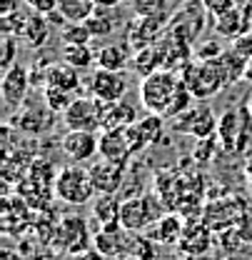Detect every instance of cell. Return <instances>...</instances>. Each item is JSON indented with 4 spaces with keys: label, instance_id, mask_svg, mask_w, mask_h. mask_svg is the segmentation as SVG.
Listing matches in <instances>:
<instances>
[{
    "label": "cell",
    "instance_id": "6da1fadb",
    "mask_svg": "<svg viewBox=\"0 0 252 260\" xmlns=\"http://www.w3.org/2000/svg\"><path fill=\"white\" fill-rule=\"evenodd\" d=\"M192 100L195 98L185 88L180 73L158 70L150 78L140 80V103H142L145 113L162 115L165 120H172L180 113H185L188 108H192Z\"/></svg>",
    "mask_w": 252,
    "mask_h": 260
},
{
    "label": "cell",
    "instance_id": "7a4b0ae2",
    "mask_svg": "<svg viewBox=\"0 0 252 260\" xmlns=\"http://www.w3.org/2000/svg\"><path fill=\"white\" fill-rule=\"evenodd\" d=\"M185 88L190 90V95L200 103H207L210 98H215L218 93H222V88H227L225 73L220 68L218 58H195L190 60L183 73H180Z\"/></svg>",
    "mask_w": 252,
    "mask_h": 260
},
{
    "label": "cell",
    "instance_id": "3957f363",
    "mask_svg": "<svg viewBox=\"0 0 252 260\" xmlns=\"http://www.w3.org/2000/svg\"><path fill=\"white\" fill-rule=\"evenodd\" d=\"M55 123H58V113L45 103L43 95H28L23 100V105L10 118L13 128L20 130L23 135H30V138L48 135L50 130L55 128Z\"/></svg>",
    "mask_w": 252,
    "mask_h": 260
},
{
    "label": "cell",
    "instance_id": "277c9868",
    "mask_svg": "<svg viewBox=\"0 0 252 260\" xmlns=\"http://www.w3.org/2000/svg\"><path fill=\"white\" fill-rule=\"evenodd\" d=\"M55 198L63 200L67 205H85V203H93L95 200V185L93 178H90V170L78 165V162H70L58 170V178H55Z\"/></svg>",
    "mask_w": 252,
    "mask_h": 260
},
{
    "label": "cell",
    "instance_id": "5b68a950",
    "mask_svg": "<svg viewBox=\"0 0 252 260\" xmlns=\"http://www.w3.org/2000/svg\"><path fill=\"white\" fill-rule=\"evenodd\" d=\"M162 205L155 195L140 193L132 198H123L120 205V225L130 233H145L162 218Z\"/></svg>",
    "mask_w": 252,
    "mask_h": 260
},
{
    "label": "cell",
    "instance_id": "8992f818",
    "mask_svg": "<svg viewBox=\"0 0 252 260\" xmlns=\"http://www.w3.org/2000/svg\"><path fill=\"white\" fill-rule=\"evenodd\" d=\"M210 10L202 5V0H185L175 8V13L170 15V23H167V30L183 40H188L190 45H195L202 32L207 28V20H210Z\"/></svg>",
    "mask_w": 252,
    "mask_h": 260
},
{
    "label": "cell",
    "instance_id": "52a82bcc",
    "mask_svg": "<svg viewBox=\"0 0 252 260\" xmlns=\"http://www.w3.org/2000/svg\"><path fill=\"white\" fill-rule=\"evenodd\" d=\"M252 130L250 108H227L218 120V143L227 153H240L247 148Z\"/></svg>",
    "mask_w": 252,
    "mask_h": 260
},
{
    "label": "cell",
    "instance_id": "ba28073f",
    "mask_svg": "<svg viewBox=\"0 0 252 260\" xmlns=\"http://www.w3.org/2000/svg\"><path fill=\"white\" fill-rule=\"evenodd\" d=\"M218 120L220 118L215 115V110L207 103H195L185 113L172 118L170 125L180 135H190L195 140H202V138H215L218 135Z\"/></svg>",
    "mask_w": 252,
    "mask_h": 260
},
{
    "label": "cell",
    "instance_id": "9c48e42d",
    "mask_svg": "<svg viewBox=\"0 0 252 260\" xmlns=\"http://www.w3.org/2000/svg\"><path fill=\"white\" fill-rule=\"evenodd\" d=\"M63 123L67 130L100 133L102 130V103L88 93H80L63 113Z\"/></svg>",
    "mask_w": 252,
    "mask_h": 260
},
{
    "label": "cell",
    "instance_id": "30bf717a",
    "mask_svg": "<svg viewBox=\"0 0 252 260\" xmlns=\"http://www.w3.org/2000/svg\"><path fill=\"white\" fill-rule=\"evenodd\" d=\"M85 88H88V95L97 98L100 103H115L125 98L130 83H127V73L95 68L93 75L85 80Z\"/></svg>",
    "mask_w": 252,
    "mask_h": 260
},
{
    "label": "cell",
    "instance_id": "8fae6325",
    "mask_svg": "<svg viewBox=\"0 0 252 260\" xmlns=\"http://www.w3.org/2000/svg\"><path fill=\"white\" fill-rule=\"evenodd\" d=\"M55 240L60 243L65 253L73 258L88 248H93V238L88 233V223L80 215H65L63 220L55 225Z\"/></svg>",
    "mask_w": 252,
    "mask_h": 260
},
{
    "label": "cell",
    "instance_id": "7c38bea8",
    "mask_svg": "<svg viewBox=\"0 0 252 260\" xmlns=\"http://www.w3.org/2000/svg\"><path fill=\"white\" fill-rule=\"evenodd\" d=\"M167 23L170 18H145V15H135L125 28V38L127 45L132 50H142V48H150L155 45L160 38L167 32Z\"/></svg>",
    "mask_w": 252,
    "mask_h": 260
},
{
    "label": "cell",
    "instance_id": "4fadbf2b",
    "mask_svg": "<svg viewBox=\"0 0 252 260\" xmlns=\"http://www.w3.org/2000/svg\"><path fill=\"white\" fill-rule=\"evenodd\" d=\"M132 240H135V233L125 230L123 225L97 228V233L93 235V248L100 250L107 260H115L120 255H130Z\"/></svg>",
    "mask_w": 252,
    "mask_h": 260
},
{
    "label": "cell",
    "instance_id": "5bb4252c",
    "mask_svg": "<svg viewBox=\"0 0 252 260\" xmlns=\"http://www.w3.org/2000/svg\"><path fill=\"white\" fill-rule=\"evenodd\" d=\"M60 148L73 162L83 165L85 160H93L95 155H100V133L67 130L60 140Z\"/></svg>",
    "mask_w": 252,
    "mask_h": 260
},
{
    "label": "cell",
    "instance_id": "9a60e30c",
    "mask_svg": "<svg viewBox=\"0 0 252 260\" xmlns=\"http://www.w3.org/2000/svg\"><path fill=\"white\" fill-rule=\"evenodd\" d=\"M155 48H158L160 60H162V70L183 73V68H185L190 60H195V58H192V48H195V45H190L188 40L172 35L170 30L155 43Z\"/></svg>",
    "mask_w": 252,
    "mask_h": 260
},
{
    "label": "cell",
    "instance_id": "2e32d148",
    "mask_svg": "<svg viewBox=\"0 0 252 260\" xmlns=\"http://www.w3.org/2000/svg\"><path fill=\"white\" fill-rule=\"evenodd\" d=\"M30 83H32L30 70L25 65L15 63L10 70H5L0 90H3V100H5V105L10 110H18L23 105V100L30 95Z\"/></svg>",
    "mask_w": 252,
    "mask_h": 260
},
{
    "label": "cell",
    "instance_id": "e0dca14e",
    "mask_svg": "<svg viewBox=\"0 0 252 260\" xmlns=\"http://www.w3.org/2000/svg\"><path fill=\"white\" fill-rule=\"evenodd\" d=\"M90 178H93L95 193H107V195H120L123 193V185H125V168L118 165V162L110 160H95L90 168Z\"/></svg>",
    "mask_w": 252,
    "mask_h": 260
},
{
    "label": "cell",
    "instance_id": "ac0fdd59",
    "mask_svg": "<svg viewBox=\"0 0 252 260\" xmlns=\"http://www.w3.org/2000/svg\"><path fill=\"white\" fill-rule=\"evenodd\" d=\"M100 158L110 162H118L127 168V162L132 160V148L125 135V128H105L100 130Z\"/></svg>",
    "mask_w": 252,
    "mask_h": 260
},
{
    "label": "cell",
    "instance_id": "d6986e66",
    "mask_svg": "<svg viewBox=\"0 0 252 260\" xmlns=\"http://www.w3.org/2000/svg\"><path fill=\"white\" fill-rule=\"evenodd\" d=\"M212 228L207 225L205 220H188L185 233H183V240H180V253L192 255V258H202L205 253H210L212 248Z\"/></svg>",
    "mask_w": 252,
    "mask_h": 260
},
{
    "label": "cell",
    "instance_id": "ffe728a7",
    "mask_svg": "<svg viewBox=\"0 0 252 260\" xmlns=\"http://www.w3.org/2000/svg\"><path fill=\"white\" fill-rule=\"evenodd\" d=\"M43 85H53V88H60L67 93H75L80 95V88H83V78H80V70L67 65L65 60L58 63H50L43 73Z\"/></svg>",
    "mask_w": 252,
    "mask_h": 260
},
{
    "label": "cell",
    "instance_id": "44dd1931",
    "mask_svg": "<svg viewBox=\"0 0 252 260\" xmlns=\"http://www.w3.org/2000/svg\"><path fill=\"white\" fill-rule=\"evenodd\" d=\"M185 225H188V220L180 215V213H172V210H167L162 218H160L155 225L150 228V230H145L153 240H158L160 245H180V240H183V233H185Z\"/></svg>",
    "mask_w": 252,
    "mask_h": 260
},
{
    "label": "cell",
    "instance_id": "7402d4cb",
    "mask_svg": "<svg viewBox=\"0 0 252 260\" xmlns=\"http://www.w3.org/2000/svg\"><path fill=\"white\" fill-rule=\"evenodd\" d=\"M212 20H215V32L220 38H227V40H235V38L252 30V18L237 5L230 8L227 13L218 15V18H212Z\"/></svg>",
    "mask_w": 252,
    "mask_h": 260
},
{
    "label": "cell",
    "instance_id": "603a6c76",
    "mask_svg": "<svg viewBox=\"0 0 252 260\" xmlns=\"http://www.w3.org/2000/svg\"><path fill=\"white\" fill-rule=\"evenodd\" d=\"M137 118V105L130 100H115V103H102V130L105 128H130L135 125Z\"/></svg>",
    "mask_w": 252,
    "mask_h": 260
},
{
    "label": "cell",
    "instance_id": "cb8c5ba5",
    "mask_svg": "<svg viewBox=\"0 0 252 260\" xmlns=\"http://www.w3.org/2000/svg\"><path fill=\"white\" fill-rule=\"evenodd\" d=\"M120 205H123V198L120 195H107V193L95 195L93 220L97 223V228L120 225Z\"/></svg>",
    "mask_w": 252,
    "mask_h": 260
},
{
    "label": "cell",
    "instance_id": "d4e9b609",
    "mask_svg": "<svg viewBox=\"0 0 252 260\" xmlns=\"http://www.w3.org/2000/svg\"><path fill=\"white\" fill-rule=\"evenodd\" d=\"M130 60H132V55L127 53V48L120 45V43H107V45L95 50V68H102V70H120V73H125L130 68Z\"/></svg>",
    "mask_w": 252,
    "mask_h": 260
},
{
    "label": "cell",
    "instance_id": "484cf974",
    "mask_svg": "<svg viewBox=\"0 0 252 260\" xmlns=\"http://www.w3.org/2000/svg\"><path fill=\"white\" fill-rule=\"evenodd\" d=\"M218 60H220V68H222V73H225L227 85H235V83H240V80L247 75L250 60L242 58V55H240L237 50H232V48H225L220 55H218Z\"/></svg>",
    "mask_w": 252,
    "mask_h": 260
},
{
    "label": "cell",
    "instance_id": "4316f807",
    "mask_svg": "<svg viewBox=\"0 0 252 260\" xmlns=\"http://www.w3.org/2000/svg\"><path fill=\"white\" fill-rule=\"evenodd\" d=\"M130 70H132L140 80H145V78H150L153 73L162 70V60H160L158 48L150 45V48L135 50V53H132V60H130Z\"/></svg>",
    "mask_w": 252,
    "mask_h": 260
},
{
    "label": "cell",
    "instance_id": "83f0119b",
    "mask_svg": "<svg viewBox=\"0 0 252 260\" xmlns=\"http://www.w3.org/2000/svg\"><path fill=\"white\" fill-rule=\"evenodd\" d=\"M23 40L30 48H43L50 40V18L40 15V13L28 15V23H25V30H23Z\"/></svg>",
    "mask_w": 252,
    "mask_h": 260
},
{
    "label": "cell",
    "instance_id": "f1b7e54d",
    "mask_svg": "<svg viewBox=\"0 0 252 260\" xmlns=\"http://www.w3.org/2000/svg\"><path fill=\"white\" fill-rule=\"evenodd\" d=\"M97 3L95 0H60L58 3V15L65 23H85L95 13Z\"/></svg>",
    "mask_w": 252,
    "mask_h": 260
},
{
    "label": "cell",
    "instance_id": "f546056e",
    "mask_svg": "<svg viewBox=\"0 0 252 260\" xmlns=\"http://www.w3.org/2000/svg\"><path fill=\"white\" fill-rule=\"evenodd\" d=\"M85 28L90 30L93 40H105V38H110L115 32L118 23H115V18L110 15L107 8H95V13L85 20Z\"/></svg>",
    "mask_w": 252,
    "mask_h": 260
},
{
    "label": "cell",
    "instance_id": "4dcf8cb0",
    "mask_svg": "<svg viewBox=\"0 0 252 260\" xmlns=\"http://www.w3.org/2000/svg\"><path fill=\"white\" fill-rule=\"evenodd\" d=\"M60 58L67 65L78 68V70H88L95 65V50L90 45H75V43H63Z\"/></svg>",
    "mask_w": 252,
    "mask_h": 260
},
{
    "label": "cell",
    "instance_id": "1f68e13d",
    "mask_svg": "<svg viewBox=\"0 0 252 260\" xmlns=\"http://www.w3.org/2000/svg\"><path fill=\"white\" fill-rule=\"evenodd\" d=\"M180 3L177 0H132V10L135 15H145V18H170L175 13Z\"/></svg>",
    "mask_w": 252,
    "mask_h": 260
},
{
    "label": "cell",
    "instance_id": "d6a6232c",
    "mask_svg": "<svg viewBox=\"0 0 252 260\" xmlns=\"http://www.w3.org/2000/svg\"><path fill=\"white\" fill-rule=\"evenodd\" d=\"M158 250L160 243L153 240L148 233H135V240H132V250L130 255L137 260H158Z\"/></svg>",
    "mask_w": 252,
    "mask_h": 260
},
{
    "label": "cell",
    "instance_id": "836d02e7",
    "mask_svg": "<svg viewBox=\"0 0 252 260\" xmlns=\"http://www.w3.org/2000/svg\"><path fill=\"white\" fill-rule=\"evenodd\" d=\"M40 95L45 98V103L60 115V113H65L67 108H70V103L75 100V93H67V90H60V88H53V85H43V93Z\"/></svg>",
    "mask_w": 252,
    "mask_h": 260
},
{
    "label": "cell",
    "instance_id": "e575fe53",
    "mask_svg": "<svg viewBox=\"0 0 252 260\" xmlns=\"http://www.w3.org/2000/svg\"><path fill=\"white\" fill-rule=\"evenodd\" d=\"M135 125L145 135L148 145H153V143H158L162 130H165V118H162V115H155V113H148V115H145L142 120H137Z\"/></svg>",
    "mask_w": 252,
    "mask_h": 260
},
{
    "label": "cell",
    "instance_id": "d590c367",
    "mask_svg": "<svg viewBox=\"0 0 252 260\" xmlns=\"http://www.w3.org/2000/svg\"><path fill=\"white\" fill-rule=\"evenodd\" d=\"M25 23H28V15L20 13V10H13V13H5L0 25H3V35H10V38H23V30H25Z\"/></svg>",
    "mask_w": 252,
    "mask_h": 260
},
{
    "label": "cell",
    "instance_id": "8d00e7d4",
    "mask_svg": "<svg viewBox=\"0 0 252 260\" xmlns=\"http://www.w3.org/2000/svg\"><path fill=\"white\" fill-rule=\"evenodd\" d=\"M60 38H63V43H75V45H90V40H93L85 23H65Z\"/></svg>",
    "mask_w": 252,
    "mask_h": 260
},
{
    "label": "cell",
    "instance_id": "74e56055",
    "mask_svg": "<svg viewBox=\"0 0 252 260\" xmlns=\"http://www.w3.org/2000/svg\"><path fill=\"white\" fill-rule=\"evenodd\" d=\"M58 170H60V168H55V165L48 160V158H35V160H32V165H30V178H35V180H43V183H48V185H55Z\"/></svg>",
    "mask_w": 252,
    "mask_h": 260
},
{
    "label": "cell",
    "instance_id": "f35d334b",
    "mask_svg": "<svg viewBox=\"0 0 252 260\" xmlns=\"http://www.w3.org/2000/svg\"><path fill=\"white\" fill-rule=\"evenodd\" d=\"M0 60H3L5 70H10L15 65V60H18V38L3 35V40H0Z\"/></svg>",
    "mask_w": 252,
    "mask_h": 260
},
{
    "label": "cell",
    "instance_id": "ab89813d",
    "mask_svg": "<svg viewBox=\"0 0 252 260\" xmlns=\"http://www.w3.org/2000/svg\"><path fill=\"white\" fill-rule=\"evenodd\" d=\"M218 138H202V140H197V148H195V160L200 162H210L212 160V155H215V150H218Z\"/></svg>",
    "mask_w": 252,
    "mask_h": 260
},
{
    "label": "cell",
    "instance_id": "60d3db41",
    "mask_svg": "<svg viewBox=\"0 0 252 260\" xmlns=\"http://www.w3.org/2000/svg\"><path fill=\"white\" fill-rule=\"evenodd\" d=\"M230 48H232V50H237L242 58L252 60V32H245V35H240V38L230 40Z\"/></svg>",
    "mask_w": 252,
    "mask_h": 260
},
{
    "label": "cell",
    "instance_id": "b9f144b4",
    "mask_svg": "<svg viewBox=\"0 0 252 260\" xmlns=\"http://www.w3.org/2000/svg\"><path fill=\"white\" fill-rule=\"evenodd\" d=\"M58 3L60 0H25V5L32 13H40V15H53L58 10Z\"/></svg>",
    "mask_w": 252,
    "mask_h": 260
},
{
    "label": "cell",
    "instance_id": "7bdbcfd3",
    "mask_svg": "<svg viewBox=\"0 0 252 260\" xmlns=\"http://www.w3.org/2000/svg\"><path fill=\"white\" fill-rule=\"evenodd\" d=\"M202 5L210 10L212 18H218L222 13H227L230 8H235V0H202Z\"/></svg>",
    "mask_w": 252,
    "mask_h": 260
},
{
    "label": "cell",
    "instance_id": "ee69618b",
    "mask_svg": "<svg viewBox=\"0 0 252 260\" xmlns=\"http://www.w3.org/2000/svg\"><path fill=\"white\" fill-rule=\"evenodd\" d=\"M222 50H225V48L220 45V40H215V38H212L210 43H205V45H200V48H197V58H218Z\"/></svg>",
    "mask_w": 252,
    "mask_h": 260
},
{
    "label": "cell",
    "instance_id": "f6af8a7d",
    "mask_svg": "<svg viewBox=\"0 0 252 260\" xmlns=\"http://www.w3.org/2000/svg\"><path fill=\"white\" fill-rule=\"evenodd\" d=\"M73 260H107L100 250H95V248H88V250H83V253H78V255H73Z\"/></svg>",
    "mask_w": 252,
    "mask_h": 260
},
{
    "label": "cell",
    "instance_id": "bcb514c9",
    "mask_svg": "<svg viewBox=\"0 0 252 260\" xmlns=\"http://www.w3.org/2000/svg\"><path fill=\"white\" fill-rule=\"evenodd\" d=\"M95 3H97L100 8H113V5H118L120 0H95Z\"/></svg>",
    "mask_w": 252,
    "mask_h": 260
},
{
    "label": "cell",
    "instance_id": "7dc6e473",
    "mask_svg": "<svg viewBox=\"0 0 252 260\" xmlns=\"http://www.w3.org/2000/svg\"><path fill=\"white\" fill-rule=\"evenodd\" d=\"M172 260H200V258H192V255H185V253H180L177 258H172Z\"/></svg>",
    "mask_w": 252,
    "mask_h": 260
},
{
    "label": "cell",
    "instance_id": "c3c4849f",
    "mask_svg": "<svg viewBox=\"0 0 252 260\" xmlns=\"http://www.w3.org/2000/svg\"><path fill=\"white\" fill-rule=\"evenodd\" d=\"M245 80H250L252 83V60H250V65H247V75H245Z\"/></svg>",
    "mask_w": 252,
    "mask_h": 260
},
{
    "label": "cell",
    "instance_id": "681fc988",
    "mask_svg": "<svg viewBox=\"0 0 252 260\" xmlns=\"http://www.w3.org/2000/svg\"><path fill=\"white\" fill-rule=\"evenodd\" d=\"M115 260H137V258H132V255H120V258H115Z\"/></svg>",
    "mask_w": 252,
    "mask_h": 260
},
{
    "label": "cell",
    "instance_id": "f907efd6",
    "mask_svg": "<svg viewBox=\"0 0 252 260\" xmlns=\"http://www.w3.org/2000/svg\"><path fill=\"white\" fill-rule=\"evenodd\" d=\"M220 260H240L237 255H225V258H220Z\"/></svg>",
    "mask_w": 252,
    "mask_h": 260
},
{
    "label": "cell",
    "instance_id": "816d5d0a",
    "mask_svg": "<svg viewBox=\"0 0 252 260\" xmlns=\"http://www.w3.org/2000/svg\"><path fill=\"white\" fill-rule=\"evenodd\" d=\"M247 108H250V115H252V98H250V103H247Z\"/></svg>",
    "mask_w": 252,
    "mask_h": 260
},
{
    "label": "cell",
    "instance_id": "f5cc1de1",
    "mask_svg": "<svg viewBox=\"0 0 252 260\" xmlns=\"http://www.w3.org/2000/svg\"><path fill=\"white\" fill-rule=\"evenodd\" d=\"M177 3H185V0H177Z\"/></svg>",
    "mask_w": 252,
    "mask_h": 260
},
{
    "label": "cell",
    "instance_id": "db71d44e",
    "mask_svg": "<svg viewBox=\"0 0 252 260\" xmlns=\"http://www.w3.org/2000/svg\"><path fill=\"white\" fill-rule=\"evenodd\" d=\"M250 32H252V30H250Z\"/></svg>",
    "mask_w": 252,
    "mask_h": 260
}]
</instances>
